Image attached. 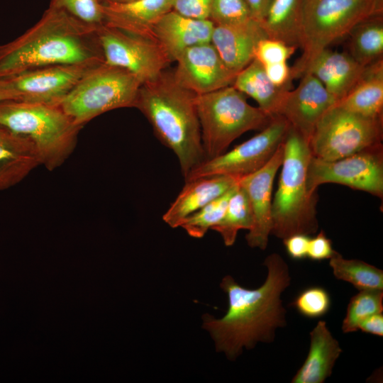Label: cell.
Segmentation results:
<instances>
[{
	"instance_id": "1",
	"label": "cell",
	"mask_w": 383,
	"mask_h": 383,
	"mask_svg": "<svg viewBox=\"0 0 383 383\" xmlns=\"http://www.w3.org/2000/svg\"><path fill=\"white\" fill-rule=\"evenodd\" d=\"M263 265L267 277L256 289L243 287L231 275L225 276L220 287L228 296L226 314L219 318L208 313L202 316V328L209 333L216 352L229 360H235L244 348L272 343L277 330L287 325L281 296L291 284L289 267L275 252L269 255Z\"/></svg>"
},
{
	"instance_id": "13",
	"label": "cell",
	"mask_w": 383,
	"mask_h": 383,
	"mask_svg": "<svg viewBox=\"0 0 383 383\" xmlns=\"http://www.w3.org/2000/svg\"><path fill=\"white\" fill-rule=\"evenodd\" d=\"M102 63V62H101ZM100 63L57 64L35 68L6 79L18 99L60 105L91 68Z\"/></svg>"
},
{
	"instance_id": "29",
	"label": "cell",
	"mask_w": 383,
	"mask_h": 383,
	"mask_svg": "<svg viewBox=\"0 0 383 383\" xmlns=\"http://www.w3.org/2000/svg\"><path fill=\"white\" fill-rule=\"evenodd\" d=\"M253 216L249 199L238 183L233 192L221 220L211 230L218 233L226 246H232L241 229L250 230Z\"/></svg>"
},
{
	"instance_id": "14",
	"label": "cell",
	"mask_w": 383,
	"mask_h": 383,
	"mask_svg": "<svg viewBox=\"0 0 383 383\" xmlns=\"http://www.w3.org/2000/svg\"><path fill=\"white\" fill-rule=\"evenodd\" d=\"M175 62V80L196 95L231 86L237 74L226 65L211 43L184 50Z\"/></svg>"
},
{
	"instance_id": "5",
	"label": "cell",
	"mask_w": 383,
	"mask_h": 383,
	"mask_svg": "<svg viewBox=\"0 0 383 383\" xmlns=\"http://www.w3.org/2000/svg\"><path fill=\"white\" fill-rule=\"evenodd\" d=\"M0 126L28 138L50 171L69 157L82 128L60 105L22 100L0 102Z\"/></svg>"
},
{
	"instance_id": "23",
	"label": "cell",
	"mask_w": 383,
	"mask_h": 383,
	"mask_svg": "<svg viewBox=\"0 0 383 383\" xmlns=\"http://www.w3.org/2000/svg\"><path fill=\"white\" fill-rule=\"evenodd\" d=\"M40 164L28 138L0 126V191L15 186Z\"/></svg>"
},
{
	"instance_id": "12",
	"label": "cell",
	"mask_w": 383,
	"mask_h": 383,
	"mask_svg": "<svg viewBox=\"0 0 383 383\" xmlns=\"http://www.w3.org/2000/svg\"><path fill=\"white\" fill-rule=\"evenodd\" d=\"M97 37L104 62L132 73L142 84L157 78L170 62L153 38L103 24Z\"/></svg>"
},
{
	"instance_id": "8",
	"label": "cell",
	"mask_w": 383,
	"mask_h": 383,
	"mask_svg": "<svg viewBox=\"0 0 383 383\" xmlns=\"http://www.w3.org/2000/svg\"><path fill=\"white\" fill-rule=\"evenodd\" d=\"M141 84L132 73L104 62L86 73L60 106L74 124L82 128L107 111L135 107Z\"/></svg>"
},
{
	"instance_id": "16",
	"label": "cell",
	"mask_w": 383,
	"mask_h": 383,
	"mask_svg": "<svg viewBox=\"0 0 383 383\" xmlns=\"http://www.w3.org/2000/svg\"><path fill=\"white\" fill-rule=\"evenodd\" d=\"M335 99L312 74L305 73L298 86L289 91L280 116L309 143L318 123Z\"/></svg>"
},
{
	"instance_id": "15",
	"label": "cell",
	"mask_w": 383,
	"mask_h": 383,
	"mask_svg": "<svg viewBox=\"0 0 383 383\" xmlns=\"http://www.w3.org/2000/svg\"><path fill=\"white\" fill-rule=\"evenodd\" d=\"M283 154L282 143L265 165L238 180V184L247 193L252 211V226L245 235L250 248L264 250L267 247L272 229L273 182L282 165Z\"/></svg>"
},
{
	"instance_id": "25",
	"label": "cell",
	"mask_w": 383,
	"mask_h": 383,
	"mask_svg": "<svg viewBox=\"0 0 383 383\" xmlns=\"http://www.w3.org/2000/svg\"><path fill=\"white\" fill-rule=\"evenodd\" d=\"M336 104L362 116L382 120L383 60L367 66L355 87Z\"/></svg>"
},
{
	"instance_id": "3",
	"label": "cell",
	"mask_w": 383,
	"mask_h": 383,
	"mask_svg": "<svg viewBox=\"0 0 383 383\" xmlns=\"http://www.w3.org/2000/svg\"><path fill=\"white\" fill-rule=\"evenodd\" d=\"M196 96L165 70L141 84L135 105L159 140L176 155L184 177L205 160Z\"/></svg>"
},
{
	"instance_id": "11",
	"label": "cell",
	"mask_w": 383,
	"mask_h": 383,
	"mask_svg": "<svg viewBox=\"0 0 383 383\" xmlns=\"http://www.w3.org/2000/svg\"><path fill=\"white\" fill-rule=\"evenodd\" d=\"M379 144L349 156L327 161L311 155L307 187L311 193L321 184L335 183L383 196V152Z\"/></svg>"
},
{
	"instance_id": "26",
	"label": "cell",
	"mask_w": 383,
	"mask_h": 383,
	"mask_svg": "<svg viewBox=\"0 0 383 383\" xmlns=\"http://www.w3.org/2000/svg\"><path fill=\"white\" fill-rule=\"evenodd\" d=\"M303 1H270L259 22L267 38L300 48Z\"/></svg>"
},
{
	"instance_id": "7",
	"label": "cell",
	"mask_w": 383,
	"mask_h": 383,
	"mask_svg": "<svg viewBox=\"0 0 383 383\" xmlns=\"http://www.w3.org/2000/svg\"><path fill=\"white\" fill-rule=\"evenodd\" d=\"M205 160L224 152L244 133L262 130L274 116L250 105L233 86L196 96Z\"/></svg>"
},
{
	"instance_id": "36",
	"label": "cell",
	"mask_w": 383,
	"mask_h": 383,
	"mask_svg": "<svg viewBox=\"0 0 383 383\" xmlns=\"http://www.w3.org/2000/svg\"><path fill=\"white\" fill-rule=\"evenodd\" d=\"M210 8L211 0H172V11L192 18L209 19Z\"/></svg>"
},
{
	"instance_id": "41",
	"label": "cell",
	"mask_w": 383,
	"mask_h": 383,
	"mask_svg": "<svg viewBox=\"0 0 383 383\" xmlns=\"http://www.w3.org/2000/svg\"><path fill=\"white\" fill-rule=\"evenodd\" d=\"M270 1L271 0H244L250 11L251 17L258 22L262 19Z\"/></svg>"
},
{
	"instance_id": "6",
	"label": "cell",
	"mask_w": 383,
	"mask_h": 383,
	"mask_svg": "<svg viewBox=\"0 0 383 383\" xmlns=\"http://www.w3.org/2000/svg\"><path fill=\"white\" fill-rule=\"evenodd\" d=\"M382 14V0H304L303 53L291 67L293 78L301 77L319 52L348 35L360 23Z\"/></svg>"
},
{
	"instance_id": "18",
	"label": "cell",
	"mask_w": 383,
	"mask_h": 383,
	"mask_svg": "<svg viewBox=\"0 0 383 383\" xmlns=\"http://www.w3.org/2000/svg\"><path fill=\"white\" fill-rule=\"evenodd\" d=\"M213 28L209 19L192 18L171 10L155 25L152 35L171 62L184 50L211 43Z\"/></svg>"
},
{
	"instance_id": "43",
	"label": "cell",
	"mask_w": 383,
	"mask_h": 383,
	"mask_svg": "<svg viewBox=\"0 0 383 383\" xmlns=\"http://www.w3.org/2000/svg\"><path fill=\"white\" fill-rule=\"evenodd\" d=\"M111 1H119V2H127V1H131L133 0H111Z\"/></svg>"
},
{
	"instance_id": "34",
	"label": "cell",
	"mask_w": 383,
	"mask_h": 383,
	"mask_svg": "<svg viewBox=\"0 0 383 383\" xmlns=\"http://www.w3.org/2000/svg\"><path fill=\"white\" fill-rule=\"evenodd\" d=\"M251 18L244 0H211L209 19L214 25L237 24Z\"/></svg>"
},
{
	"instance_id": "21",
	"label": "cell",
	"mask_w": 383,
	"mask_h": 383,
	"mask_svg": "<svg viewBox=\"0 0 383 383\" xmlns=\"http://www.w3.org/2000/svg\"><path fill=\"white\" fill-rule=\"evenodd\" d=\"M365 67L348 52L326 48L314 57L305 73L315 76L338 103L355 87Z\"/></svg>"
},
{
	"instance_id": "40",
	"label": "cell",
	"mask_w": 383,
	"mask_h": 383,
	"mask_svg": "<svg viewBox=\"0 0 383 383\" xmlns=\"http://www.w3.org/2000/svg\"><path fill=\"white\" fill-rule=\"evenodd\" d=\"M359 330L379 337L383 336V313H377L365 318L359 326Z\"/></svg>"
},
{
	"instance_id": "38",
	"label": "cell",
	"mask_w": 383,
	"mask_h": 383,
	"mask_svg": "<svg viewBox=\"0 0 383 383\" xmlns=\"http://www.w3.org/2000/svg\"><path fill=\"white\" fill-rule=\"evenodd\" d=\"M267 76L270 80L278 87H292L291 67L287 62L263 65Z\"/></svg>"
},
{
	"instance_id": "37",
	"label": "cell",
	"mask_w": 383,
	"mask_h": 383,
	"mask_svg": "<svg viewBox=\"0 0 383 383\" xmlns=\"http://www.w3.org/2000/svg\"><path fill=\"white\" fill-rule=\"evenodd\" d=\"M335 252L332 242L321 230L316 236L310 238L307 257L313 261L329 260Z\"/></svg>"
},
{
	"instance_id": "30",
	"label": "cell",
	"mask_w": 383,
	"mask_h": 383,
	"mask_svg": "<svg viewBox=\"0 0 383 383\" xmlns=\"http://www.w3.org/2000/svg\"><path fill=\"white\" fill-rule=\"evenodd\" d=\"M383 312V290H362L348 304L341 329L344 333L356 332L367 317Z\"/></svg>"
},
{
	"instance_id": "24",
	"label": "cell",
	"mask_w": 383,
	"mask_h": 383,
	"mask_svg": "<svg viewBox=\"0 0 383 383\" xmlns=\"http://www.w3.org/2000/svg\"><path fill=\"white\" fill-rule=\"evenodd\" d=\"M231 86L252 98L258 107L271 116L280 115L285 98L292 89L274 84L256 59L236 74Z\"/></svg>"
},
{
	"instance_id": "10",
	"label": "cell",
	"mask_w": 383,
	"mask_h": 383,
	"mask_svg": "<svg viewBox=\"0 0 383 383\" xmlns=\"http://www.w3.org/2000/svg\"><path fill=\"white\" fill-rule=\"evenodd\" d=\"M289 124L275 116L261 131L228 152L204 160L184 177L185 181L208 176L226 175L240 179L265 165L283 143Z\"/></svg>"
},
{
	"instance_id": "22",
	"label": "cell",
	"mask_w": 383,
	"mask_h": 383,
	"mask_svg": "<svg viewBox=\"0 0 383 383\" xmlns=\"http://www.w3.org/2000/svg\"><path fill=\"white\" fill-rule=\"evenodd\" d=\"M310 347L302 365L292 383H323L332 374L343 349L323 320L310 332Z\"/></svg>"
},
{
	"instance_id": "19",
	"label": "cell",
	"mask_w": 383,
	"mask_h": 383,
	"mask_svg": "<svg viewBox=\"0 0 383 383\" xmlns=\"http://www.w3.org/2000/svg\"><path fill=\"white\" fill-rule=\"evenodd\" d=\"M101 9L104 24L154 39L153 28L172 10V0L104 1Z\"/></svg>"
},
{
	"instance_id": "2",
	"label": "cell",
	"mask_w": 383,
	"mask_h": 383,
	"mask_svg": "<svg viewBox=\"0 0 383 383\" xmlns=\"http://www.w3.org/2000/svg\"><path fill=\"white\" fill-rule=\"evenodd\" d=\"M97 28L49 6L32 27L0 45V79L57 64L104 62Z\"/></svg>"
},
{
	"instance_id": "27",
	"label": "cell",
	"mask_w": 383,
	"mask_h": 383,
	"mask_svg": "<svg viewBox=\"0 0 383 383\" xmlns=\"http://www.w3.org/2000/svg\"><path fill=\"white\" fill-rule=\"evenodd\" d=\"M382 15L357 25L350 33L349 54L361 65L369 66L382 59L383 21Z\"/></svg>"
},
{
	"instance_id": "28",
	"label": "cell",
	"mask_w": 383,
	"mask_h": 383,
	"mask_svg": "<svg viewBox=\"0 0 383 383\" xmlns=\"http://www.w3.org/2000/svg\"><path fill=\"white\" fill-rule=\"evenodd\" d=\"M333 276L351 284L359 291L383 290V271L356 259H345L339 252L329 259Z\"/></svg>"
},
{
	"instance_id": "35",
	"label": "cell",
	"mask_w": 383,
	"mask_h": 383,
	"mask_svg": "<svg viewBox=\"0 0 383 383\" xmlns=\"http://www.w3.org/2000/svg\"><path fill=\"white\" fill-rule=\"evenodd\" d=\"M296 48L281 41L265 38L259 41L255 48V59L262 65L284 62L294 53Z\"/></svg>"
},
{
	"instance_id": "4",
	"label": "cell",
	"mask_w": 383,
	"mask_h": 383,
	"mask_svg": "<svg viewBox=\"0 0 383 383\" xmlns=\"http://www.w3.org/2000/svg\"><path fill=\"white\" fill-rule=\"evenodd\" d=\"M284 154L278 188L272 202L271 235L284 239L294 234L317 232V196L307 187L311 152L309 143L289 126L283 142Z\"/></svg>"
},
{
	"instance_id": "39",
	"label": "cell",
	"mask_w": 383,
	"mask_h": 383,
	"mask_svg": "<svg viewBox=\"0 0 383 383\" xmlns=\"http://www.w3.org/2000/svg\"><path fill=\"white\" fill-rule=\"evenodd\" d=\"M309 236L294 234L283 239L288 255L294 260H302L307 257Z\"/></svg>"
},
{
	"instance_id": "31",
	"label": "cell",
	"mask_w": 383,
	"mask_h": 383,
	"mask_svg": "<svg viewBox=\"0 0 383 383\" xmlns=\"http://www.w3.org/2000/svg\"><path fill=\"white\" fill-rule=\"evenodd\" d=\"M237 184L226 194L211 201L186 218L179 227L182 228L192 238H203L209 229H211L223 218L228 201Z\"/></svg>"
},
{
	"instance_id": "42",
	"label": "cell",
	"mask_w": 383,
	"mask_h": 383,
	"mask_svg": "<svg viewBox=\"0 0 383 383\" xmlns=\"http://www.w3.org/2000/svg\"><path fill=\"white\" fill-rule=\"evenodd\" d=\"M18 99L17 94L12 89L8 80L6 79H0V102Z\"/></svg>"
},
{
	"instance_id": "32",
	"label": "cell",
	"mask_w": 383,
	"mask_h": 383,
	"mask_svg": "<svg viewBox=\"0 0 383 383\" xmlns=\"http://www.w3.org/2000/svg\"><path fill=\"white\" fill-rule=\"evenodd\" d=\"M292 306L306 318H318L329 311L331 298L326 289L313 286L302 290L295 297Z\"/></svg>"
},
{
	"instance_id": "9",
	"label": "cell",
	"mask_w": 383,
	"mask_h": 383,
	"mask_svg": "<svg viewBox=\"0 0 383 383\" xmlns=\"http://www.w3.org/2000/svg\"><path fill=\"white\" fill-rule=\"evenodd\" d=\"M382 120L335 104L321 118L309 141L312 156L331 161L382 143Z\"/></svg>"
},
{
	"instance_id": "17",
	"label": "cell",
	"mask_w": 383,
	"mask_h": 383,
	"mask_svg": "<svg viewBox=\"0 0 383 383\" xmlns=\"http://www.w3.org/2000/svg\"><path fill=\"white\" fill-rule=\"evenodd\" d=\"M265 38L260 23L251 18L237 24L214 25L211 43L226 65L238 74L255 59L257 45Z\"/></svg>"
},
{
	"instance_id": "33",
	"label": "cell",
	"mask_w": 383,
	"mask_h": 383,
	"mask_svg": "<svg viewBox=\"0 0 383 383\" xmlns=\"http://www.w3.org/2000/svg\"><path fill=\"white\" fill-rule=\"evenodd\" d=\"M49 6L62 9L93 26L99 28L104 24L100 0H50Z\"/></svg>"
},
{
	"instance_id": "20",
	"label": "cell",
	"mask_w": 383,
	"mask_h": 383,
	"mask_svg": "<svg viewBox=\"0 0 383 383\" xmlns=\"http://www.w3.org/2000/svg\"><path fill=\"white\" fill-rule=\"evenodd\" d=\"M240 179L226 175H213L185 181V184L162 216V220L172 228L215 199L226 194Z\"/></svg>"
},
{
	"instance_id": "44",
	"label": "cell",
	"mask_w": 383,
	"mask_h": 383,
	"mask_svg": "<svg viewBox=\"0 0 383 383\" xmlns=\"http://www.w3.org/2000/svg\"><path fill=\"white\" fill-rule=\"evenodd\" d=\"M101 1H111V0H100Z\"/></svg>"
}]
</instances>
